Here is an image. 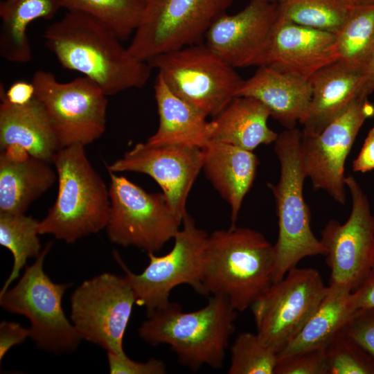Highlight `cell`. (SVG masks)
<instances>
[{"mask_svg": "<svg viewBox=\"0 0 374 374\" xmlns=\"http://www.w3.org/2000/svg\"><path fill=\"white\" fill-rule=\"evenodd\" d=\"M43 38L63 68L81 73L107 96L148 82L149 64L133 56L108 27L89 15L67 11L46 28Z\"/></svg>", "mask_w": 374, "mask_h": 374, "instance_id": "1", "label": "cell"}, {"mask_svg": "<svg viewBox=\"0 0 374 374\" xmlns=\"http://www.w3.org/2000/svg\"><path fill=\"white\" fill-rule=\"evenodd\" d=\"M148 63L174 93L207 117H215L237 97L244 80L202 43L160 54Z\"/></svg>", "mask_w": 374, "mask_h": 374, "instance_id": "6", "label": "cell"}, {"mask_svg": "<svg viewBox=\"0 0 374 374\" xmlns=\"http://www.w3.org/2000/svg\"><path fill=\"white\" fill-rule=\"evenodd\" d=\"M350 302L355 310L374 309V267L364 281L350 293Z\"/></svg>", "mask_w": 374, "mask_h": 374, "instance_id": "39", "label": "cell"}, {"mask_svg": "<svg viewBox=\"0 0 374 374\" xmlns=\"http://www.w3.org/2000/svg\"><path fill=\"white\" fill-rule=\"evenodd\" d=\"M351 291L328 286L326 296L297 335L277 353L278 359L296 353L325 348L345 331L358 310L350 302Z\"/></svg>", "mask_w": 374, "mask_h": 374, "instance_id": "26", "label": "cell"}, {"mask_svg": "<svg viewBox=\"0 0 374 374\" xmlns=\"http://www.w3.org/2000/svg\"><path fill=\"white\" fill-rule=\"evenodd\" d=\"M62 8L59 0H2L0 2V55L10 62L32 59L28 28L37 19H50Z\"/></svg>", "mask_w": 374, "mask_h": 374, "instance_id": "27", "label": "cell"}, {"mask_svg": "<svg viewBox=\"0 0 374 374\" xmlns=\"http://www.w3.org/2000/svg\"><path fill=\"white\" fill-rule=\"evenodd\" d=\"M28 337L29 328L17 322L2 321L0 323V361L12 346L23 343Z\"/></svg>", "mask_w": 374, "mask_h": 374, "instance_id": "37", "label": "cell"}, {"mask_svg": "<svg viewBox=\"0 0 374 374\" xmlns=\"http://www.w3.org/2000/svg\"><path fill=\"white\" fill-rule=\"evenodd\" d=\"M51 164L26 153L1 151L0 213H25L57 178Z\"/></svg>", "mask_w": 374, "mask_h": 374, "instance_id": "24", "label": "cell"}, {"mask_svg": "<svg viewBox=\"0 0 374 374\" xmlns=\"http://www.w3.org/2000/svg\"><path fill=\"white\" fill-rule=\"evenodd\" d=\"M274 374H328L325 348L304 350L278 359Z\"/></svg>", "mask_w": 374, "mask_h": 374, "instance_id": "34", "label": "cell"}, {"mask_svg": "<svg viewBox=\"0 0 374 374\" xmlns=\"http://www.w3.org/2000/svg\"><path fill=\"white\" fill-rule=\"evenodd\" d=\"M363 74L337 61L308 80L312 97L307 115L300 123L303 135L315 136L343 114L360 95Z\"/></svg>", "mask_w": 374, "mask_h": 374, "instance_id": "22", "label": "cell"}, {"mask_svg": "<svg viewBox=\"0 0 374 374\" xmlns=\"http://www.w3.org/2000/svg\"><path fill=\"white\" fill-rule=\"evenodd\" d=\"M202 166L201 148L140 143L107 166V171L148 175L159 185L172 208L183 220L188 214L186 206L188 194Z\"/></svg>", "mask_w": 374, "mask_h": 374, "instance_id": "17", "label": "cell"}, {"mask_svg": "<svg viewBox=\"0 0 374 374\" xmlns=\"http://www.w3.org/2000/svg\"><path fill=\"white\" fill-rule=\"evenodd\" d=\"M40 102L57 136L61 148L86 146L105 132L107 95L93 82L82 76L61 82L44 70L31 80Z\"/></svg>", "mask_w": 374, "mask_h": 374, "instance_id": "10", "label": "cell"}, {"mask_svg": "<svg viewBox=\"0 0 374 374\" xmlns=\"http://www.w3.org/2000/svg\"><path fill=\"white\" fill-rule=\"evenodd\" d=\"M1 151L23 152L52 163L61 149L51 120L35 97L24 105L0 103Z\"/></svg>", "mask_w": 374, "mask_h": 374, "instance_id": "19", "label": "cell"}, {"mask_svg": "<svg viewBox=\"0 0 374 374\" xmlns=\"http://www.w3.org/2000/svg\"><path fill=\"white\" fill-rule=\"evenodd\" d=\"M62 8L89 15L108 27L121 41L138 28L146 0H59Z\"/></svg>", "mask_w": 374, "mask_h": 374, "instance_id": "29", "label": "cell"}, {"mask_svg": "<svg viewBox=\"0 0 374 374\" xmlns=\"http://www.w3.org/2000/svg\"><path fill=\"white\" fill-rule=\"evenodd\" d=\"M374 91V53L364 73L360 88V95L368 96Z\"/></svg>", "mask_w": 374, "mask_h": 374, "instance_id": "41", "label": "cell"}, {"mask_svg": "<svg viewBox=\"0 0 374 374\" xmlns=\"http://www.w3.org/2000/svg\"><path fill=\"white\" fill-rule=\"evenodd\" d=\"M348 333L374 359V309L358 310L348 325Z\"/></svg>", "mask_w": 374, "mask_h": 374, "instance_id": "36", "label": "cell"}, {"mask_svg": "<svg viewBox=\"0 0 374 374\" xmlns=\"http://www.w3.org/2000/svg\"><path fill=\"white\" fill-rule=\"evenodd\" d=\"M182 229L174 237L172 249L163 256L148 253L149 264L141 274L129 269L117 252L114 256L125 271L132 285L136 303L143 306L147 315L166 305L171 291L177 285L186 284L203 294L202 276L205 248L208 235L197 227L193 218L187 214Z\"/></svg>", "mask_w": 374, "mask_h": 374, "instance_id": "11", "label": "cell"}, {"mask_svg": "<svg viewBox=\"0 0 374 374\" xmlns=\"http://www.w3.org/2000/svg\"><path fill=\"white\" fill-rule=\"evenodd\" d=\"M338 59L335 33L297 24L279 17L264 65L309 80Z\"/></svg>", "mask_w": 374, "mask_h": 374, "instance_id": "18", "label": "cell"}, {"mask_svg": "<svg viewBox=\"0 0 374 374\" xmlns=\"http://www.w3.org/2000/svg\"><path fill=\"white\" fill-rule=\"evenodd\" d=\"M374 169V127L368 132L363 146L353 162L355 172H366Z\"/></svg>", "mask_w": 374, "mask_h": 374, "instance_id": "40", "label": "cell"}, {"mask_svg": "<svg viewBox=\"0 0 374 374\" xmlns=\"http://www.w3.org/2000/svg\"><path fill=\"white\" fill-rule=\"evenodd\" d=\"M278 6L280 18L335 34L355 6L344 0H283Z\"/></svg>", "mask_w": 374, "mask_h": 374, "instance_id": "31", "label": "cell"}, {"mask_svg": "<svg viewBox=\"0 0 374 374\" xmlns=\"http://www.w3.org/2000/svg\"><path fill=\"white\" fill-rule=\"evenodd\" d=\"M328 291L318 270H290L251 307L262 343L280 352L301 331Z\"/></svg>", "mask_w": 374, "mask_h": 374, "instance_id": "12", "label": "cell"}, {"mask_svg": "<svg viewBox=\"0 0 374 374\" xmlns=\"http://www.w3.org/2000/svg\"><path fill=\"white\" fill-rule=\"evenodd\" d=\"M325 351L328 374H374V359L350 337L348 328Z\"/></svg>", "mask_w": 374, "mask_h": 374, "instance_id": "33", "label": "cell"}, {"mask_svg": "<svg viewBox=\"0 0 374 374\" xmlns=\"http://www.w3.org/2000/svg\"><path fill=\"white\" fill-rule=\"evenodd\" d=\"M51 246V242L47 243L35 262L26 265L17 284L0 295V305L29 319L30 337L38 348L61 354L75 350L82 339L62 306V296L71 284L55 283L44 270V258Z\"/></svg>", "mask_w": 374, "mask_h": 374, "instance_id": "7", "label": "cell"}, {"mask_svg": "<svg viewBox=\"0 0 374 374\" xmlns=\"http://www.w3.org/2000/svg\"><path fill=\"white\" fill-rule=\"evenodd\" d=\"M205 175L231 208V229L256 177L259 164L253 151L212 139L202 149Z\"/></svg>", "mask_w": 374, "mask_h": 374, "instance_id": "21", "label": "cell"}, {"mask_svg": "<svg viewBox=\"0 0 374 374\" xmlns=\"http://www.w3.org/2000/svg\"><path fill=\"white\" fill-rule=\"evenodd\" d=\"M107 360L111 374H163L166 373L165 364L157 359L141 362L131 359L125 353L107 352Z\"/></svg>", "mask_w": 374, "mask_h": 374, "instance_id": "35", "label": "cell"}, {"mask_svg": "<svg viewBox=\"0 0 374 374\" xmlns=\"http://www.w3.org/2000/svg\"><path fill=\"white\" fill-rule=\"evenodd\" d=\"M260 1L268 2V3H279L283 0H260Z\"/></svg>", "mask_w": 374, "mask_h": 374, "instance_id": "43", "label": "cell"}, {"mask_svg": "<svg viewBox=\"0 0 374 374\" xmlns=\"http://www.w3.org/2000/svg\"><path fill=\"white\" fill-rule=\"evenodd\" d=\"M352 6L373 5L374 0H344Z\"/></svg>", "mask_w": 374, "mask_h": 374, "instance_id": "42", "label": "cell"}, {"mask_svg": "<svg viewBox=\"0 0 374 374\" xmlns=\"http://www.w3.org/2000/svg\"><path fill=\"white\" fill-rule=\"evenodd\" d=\"M135 303L125 276L103 273L84 280L73 292L71 322L82 339L123 354V339Z\"/></svg>", "mask_w": 374, "mask_h": 374, "instance_id": "13", "label": "cell"}, {"mask_svg": "<svg viewBox=\"0 0 374 374\" xmlns=\"http://www.w3.org/2000/svg\"><path fill=\"white\" fill-rule=\"evenodd\" d=\"M269 109L250 96H237L214 118L213 140L253 151L275 142L278 134L267 125Z\"/></svg>", "mask_w": 374, "mask_h": 374, "instance_id": "25", "label": "cell"}, {"mask_svg": "<svg viewBox=\"0 0 374 374\" xmlns=\"http://www.w3.org/2000/svg\"><path fill=\"white\" fill-rule=\"evenodd\" d=\"M278 18V3L251 0L240 12L219 16L205 44L235 69L262 66Z\"/></svg>", "mask_w": 374, "mask_h": 374, "instance_id": "16", "label": "cell"}, {"mask_svg": "<svg viewBox=\"0 0 374 374\" xmlns=\"http://www.w3.org/2000/svg\"><path fill=\"white\" fill-rule=\"evenodd\" d=\"M109 212L105 228L109 240L156 253L173 239L183 220L163 193H148L123 176L108 172Z\"/></svg>", "mask_w": 374, "mask_h": 374, "instance_id": "8", "label": "cell"}, {"mask_svg": "<svg viewBox=\"0 0 374 374\" xmlns=\"http://www.w3.org/2000/svg\"><path fill=\"white\" fill-rule=\"evenodd\" d=\"M39 221L23 214L0 213V244L12 254V271L5 281L0 295L19 277L27 260L37 257L42 251L38 235Z\"/></svg>", "mask_w": 374, "mask_h": 374, "instance_id": "30", "label": "cell"}, {"mask_svg": "<svg viewBox=\"0 0 374 374\" xmlns=\"http://www.w3.org/2000/svg\"><path fill=\"white\" fill-rule=\"evenodd\" d=\"M301 131L294 127L280 133L274 142L280 178L276 184H267L274 197L278 224V239L274 245V283L281 280L304 258L327 253L311 229L310 211L303 197L307 177L301 161Z\"/></svg>", "mask_w": 374, "mask_h": 374, "instance_id": "5", "label": "cell"}, {"mask_svg": "<svg viewBox=\"0 0 374 374\" xmlns=\"http://www.w3.org/2000/svg\"><path fill=\"white\" fill-rule=\"evenodd\" d=\"M236 314L220 296H212L204 307L190 312L170 301L147 315L139 334L152 346H169L178 362L192 371L204 365L220 368L235 330Z\"/></svg>", "mask_w": 374, "mask_h": 374, "instance_id": "3", "label": "cell"}, {"mask_svg": "<svg viewBox=\"0 0 374 374\" xmlns=\"http://www.w3.org/2000/svg\"><path fill=\"white\" fill-rule=\"evenodd\" d=\"M277 353L260 340L257 334L240 333L231 349L229 374H274Z\"/></svg>", "mask_w": 374, "mask_h": 374, "instance_id": "32", "label": "cell"}, {"mask_svg": "<svg viewBox=\"0 0 374 374\" xmlns=\"http://www.w3.org/2000/svg\"><path fill=\"white\" fill-rule=\"evenodd\" d=\"M335 36L338 61L364 75L374 53V4L355 6Z\"/></svg>", "mask_w": 374, "mask_h": 374, "instance_id": "28", "label": "cell"}, {"mask_svg": "<svg viewBox=\"0 0 374 374\" xmlns=\"http://www.w3.org/2000/svg\"><path fill=\"white\" fill-rule=\"evenodd\" d=\"M233 0H146L140 24L127 47L148 62L162 53L202 43L213 22Z\"/></svg>", "mask_w": 374, "mask_h": 374, "instance_id": "9", "label": "cell"}, {"mask_svg": "<svg viewBox=\"0 0 374 374\" xmlns=\"http://www.w3.org/2000/svg\"><path fill=\"white\" fill-rule=\"evenodd\" d=\"M159 125L146 141L152 145H180L202 149L213 139V120L174 93L157 74L154 85Z\"/></svg>", "mask_w": 374, "mask_h": 374, "instance_id": "23", "label": "cell"}, {"mask_svg": "<svg viewBox=\"0 0 374 374\" xmlns=\"http://www.w3.org/2000/svg\"><path fill=\"white\" fill-rule=\"evenodd\" d=\"M35 97V89L30 81L18 80L6 89L3 84L0 85V99H5L14 105H24Z\"/></svg>", "mask_w": 374, "mask_h": 374, "instance_id": "38", "label": "cell"}, {"mask_svg": "<svg viewBox=\"0 0 374 374\" xmlns=\"http://www.w3.org/2000/svg\"><path fill=\"white\" fill-rule=\"evenodd\" d=\"M345 183L352 198L349 217L341 224L330 220L321 231L327 249L326 262L331 285L355 290L374 267V215L367 195L352 176Z\"/></svg>", "mask_w": 374, "mask_h": 374, "instance_id": "14", "label": "cell"}, {"mask_svg": "<svg viewBox=\"0 0 374 374\" xmlns=\"http://www.w3.org/2000/svg\"><path fill=\"white\" fill-rule=\"evenodd\" d=\"M373 116V105L367 96H359L319 134L301 133V166L314 190H324L336 202L345 204V161L360 128Z\"/></svg>", "mask_w": 374, "mask_h": 374, "instance_id": "15", "label": "cell"}, {"mask_svg": "<svg viewBox=\"0 0 374 374\" xmlns=\"http://www.w3.org/2000/svg\"><path fill=\"white\" fill-rule=\"evenodd\" d=\"M274 247L247 227L208 235L203 261V295L220 296L237 312L251 308L274 284Z\"/></svg>", "mask_w": 374, "mask_h": 374, "instance_id": "2", "label": "cell"}, {"mask_svg": "<svg viewBox=\"0 0 374 374\" xmlns=\"http://www.w3.org/2000/svg\"><path fill=\"white\" fill-rule=\"evenodd\" d=\"M84 147L73 145L55 154L52 164L57 176V194L46 217L39 221V234L73 243L105 229L109 187L90 163Z\"/></svg>", "mask_w": 374, "mask_h": 374, "instance_id": "4", "label": "cell"}, {"mask_svg": "<svg viewBox=\"0 0 374 374\" xmlns=\"http://www.w3.org/2000/svg\"><path fill=\"white\" fill-rule=\"evenodd\" d=\"M237 96L256 98L269 109L271 116L286 129H292L307 115L312 87L308 80L262 65L243 80Z\"/></svg>", "mask_w": 374, "mask_h": 374, "instance_id": "20", "label": "cell"}]
</instances>
